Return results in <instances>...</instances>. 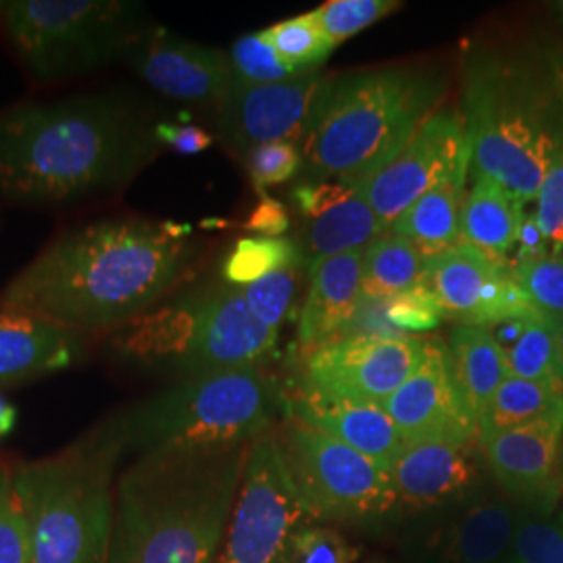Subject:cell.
Returning a JSON list of instances; mask_svg holds the SVG:
<instances>
[{
  "label": "cell",
  "instance_id": "obj_1",
  "mask_svg": "<svg viewBox=\"0 0 563 563\" xmlns=\"http://www.w3.org/2000/svg\"><path fill=\"white\" fill-rule=\"evenodd\" d=\"M188 230L113 218L69 230L0 292V309L84 336L115 332L159 305L192 262Z\"/></svg>",
  "mask_w": 563,
  "mask_h": 563
},
{
  "label": "cell",
  "instance_id": "obj_2",
  "mask_svg": "<svg viewBox=\"0 0 563 563\" xmlns=\"http://www.w3.org/2000/svg\"><path fill=\"white\" fill-rule=\"evenodd\" d=\"M159 148L146 111L120 92L18 104L0 113V197L63 205L113 195Z\"/></svg>",
  "mask_w": 563,
  "mask_h": 563
},
{
  "label": "cell",
  "instance_id": "obj_3",
  "mask_svg": "<svg viewBox=\"0 0 563 563\" xmlns=\"http://www.w3.org/2000/svg\"><path fill=\"white\" fill-rule=\"evenodd\" d=\"M251 444L141 453L118 483L109 563H216Z\"/></svg>",
  "mask_w": 563,
  "mask_h": 563
},
{
  "label": "cell",
  "instance_id": "obj_4",
  "mask_svg": "<svg viewBox=\"0 0 563 563\" xmlns=\"http://www.w3.org/2000/svg\"><path fill=\"white\" fill-rule=\"evenodd\" d=\"M462 118L474 180L534 201L563 148V67L541 48L476 46L462 69Z\"/></svg>",
  "mask_w": 563,
  "mask_h": 563
},
{
  "label": "cell",
  "instance_id": "obj_5",
  "mask_svg": "<svg viewBox=\"0 0 563 563\" xmlns=\"http://www.w3.org/2000/svg\"><path fill=\"white\" fill-rule=\"evenodd\" d=\"M446 95L437 69L388 65L325 78L305 128L309 165L360 190L393 162Z\"/></svg>",
  "mask_w": 563,
  "mask_h": 563
},
{
  "label": "cell",
  "instance_id": "obj_6",
  "mask_svg": "<svg viewBox=\"0 0 563 563\" xmlns=\"http://www.w3.org/2000/svg\"><path fill=\"white\" fill-rule=\"evenodd\" d=\"M125 451L121 416L15 472L30 563H109L115 465Z\"/></svg>",
  "mask_w": 563,
  "mask_h": 563
},
{
  "label": "cell",
  "instance_id": "obj_7",
  "mask_svg": "<svg viewBox=\"0 0 563 563\" xmlns=\"http://www.w3.org/2000/svg\"><path fill=\"white\" fill-rule=\"evenodd\" d=\"M282 409L280 386L260 367L190 376L121 413L125 451L255 443L272 432Z\"/></svg>",
  "mask_w": 563,
  "mask_h": 563
},
{
  "label": "cell",
  "instance_id": "obj_8",
  "mask_svg": "<svg viewBox=\"0 0 563 563\" xmlns=\"http://www.w3.org/2000/svg\"><path fill=\"white\" fill-rule=\"evenodd\" d=\"M0 20L23 69L41 84L102 69L146 34L139 4L121 0H15L0 7Z\"/></svg>",
  "mask_w": 563,
  "mask_h": 563
},
{
  "label": "cell",
  "instance_id": "obj_9",
  "mask_svg": "<svg viewBox=\"0 0 563 563\" xmlns=\"http://www.w3.org/2000/svg\"><path fill=\"white\" fill-rule=\"evenodd\" d=\"M278 443L316 520L365 522L397 505L390 474L322 430L288 416Z\"/></svg>",
  "mask_w": 563,
  "mask_h": 563
},
{
  "label": "cell",
  "instance_id": "obj_10",
  "mask_svg": "<svg viewBox=\"0 0 563 563\" xmlns=\"http://www.w3.org/2000/svg\"><path fill=\"white\" fill-rule=\"evenodd\" d=\"M311 520L316 518L292 483L278 437L267 432L251 444L216 563H284L290 537Z\"/></svg>",
  "mask_w": 563,
  "mask_h": 563
},
{
  "label": "cell",
  "instance_id": "obj_11",
  "mask_svg": "<svg viewBox=\"0 0 563 563\" xmlns=\"http://www.w3.org/2000/svg\"><path fill=\"white\" fill-rule=\"evenodd\" d=\"M428 339L349 336L305 353V388L383 405L422 363Z\"/></svg>",
  "mask_w": 563,
  "mask_h": 563
},
{
  "label": "cell",
  "instance_id": "obj_12",
  "mask_svg": "<svg viewBox=\"0 0 563 563\" xmlns=\"http://www.w3.org/2000/svg\"><path fill=\"white\" fill-rule=\"evenodd\" d=\"M470 142L462 113L437 111L378 176L362 186L384 232L434 186L467 178Z\"/></svg>",
  "mask_w": 563,
  "mask_h": 563
},
{
  "label": "cell",
  "instance_id": "obj_13",
  "mask_svg": "<svg viewBox=\"0 0 563 563\" xmlns=\"http://www.w3.org/2000/svg\"><path fill=\"white\" fill-rule=\"evenodd\" d=\"M423 282L437 295L444 316L460 323L490 328L537 313L514 280L511 265L467 244H455L432 257Z\"/></svg>",
  "mask_w": 563,
  "mask_h": 563
},
{
  "label": "cell",
  "instance_id": "obj_14",
  "mask_svg": "<svg viewBox=\"0 0 563 563\" xmlns=\"http://www.w3.org/2000/svg\"><path fill=\"white\" fill-rule=\"evenodd\" d=\"M383 407L407 443L444 441L470 446L478 441V420L465 405L444 342L428 341L422 363Z\"/></svg>",
  "mask_w": 563,
  "mask_h": 563
},
{
  "label": "cell",
  "instance_id": "obj_15",
  "mask_svg": "<svg viewBox=\"0 0 563 563\" xmlns=\"http://www.w3.org/2000/svg\"><path fill=\"white\" fill-rule=\"evenodd\" d=\"M323 80L318 69L262 86L234 80L228 97L218 107L223 141L244 155L269 142L295 144V141H302Z\"/></svg>",
  "mask_w": 563,
  "mask_h": 563
},
{
  "label": "cell",
  "instance_id": "obj_16",
  "mask_svg": "<svg viewBox=\"0 0 563 563\" xmlns=\"http://www.w3.org/2000/svg\"><path fill=\"white\" fill-rule=\"evenodd\" d=\"M562 437L563 420L478 432L486 467L523 514L553 516L562 495Z\"/></svg>",
  "mask_w": 563,
  "mask_h": 563
},
{
  "label": "cell",
  "instance_id": "obj_17",
  "mask_svg": "<svg viewBox=\"0 0 563 563\" xmlns=\"http://www.w3.org/2000/svg\"><path fill=\"white\" fill-rule=\"evenodd\" d=\"M197 328L181 374L257 367L276 346L278 330L263 325L251 311L244 292L232 284L197 288Z\"/></svg>",
  "mask_w": 563,
  "mask_h": 563
},
{
  "label": "cell",
  "instance_id": "obj_18",
  "mask_svg": "<svg viewBox=\"0 0 563 563\" xmlns=\"http://www.w3.org/2000/svg\"><path fill=\"white\" fill-rule=\"evenodd\" d=\"M128 59L142 80L169 99L192 104H216L234 86L230 55L197 42L181 41L163 30L146 32Z\"/></svg>",
  "mask_w": 563,
  "mask_h": 563
},
{
  "label": "cell",
  "instance_id": "obj_19",
  "mask_svg": "<svg viewBox=\"0 0 563 563\" xmlns=\"http://www.w3.org/2000/svg\"><path fill=\"white\" fill-rule=\"evenodd\" d=\"M520 509L501 499H463L411 547L413 563H516Z\"/></svg>",
  "mask_w": 563,
  "mask_h": 563
},
{
  "label": "cell",
  "instance_id": "obj_20",
  "mask_svg": "<svg viewBox=\"0 0 563 563\" xmlns=\"http://www.w3.org/2000/svg\"><path fill=\"white\" fill-rule=\"evenodd\" d=\"M288 416L309 423L355 449L386 474L393 472L407 441L378 402L346 401L302 388L286 399Z\"/></svg>",
  "mask_w": 563,
  "mask_h": 563
},
{
  "label": "cell",
  "instance_id": "obj_21",
  "mask_svg": "<svg viewBox=\"0 0 563 563\" xmlns=\"http://www.w3.org/2000/svg\"><path fill=\"white\" fill-rule=\"evenodd\" d=\"M397 504L413 509L446 507L467 499L476 483L470 446L444 441L407 443L390 472Z\"/></svg>",
  "mask_w": 563,
  "mask_h": 563
},
{
  "label": "cell",
  "instance_id": "obj_22",
  "mask_svg": "<svg viewBox=\"0 0 563 563\" xmlns=\"http://www.w3.org/2000/svg\"><path fill=\"white\" fill-rule=\"evenodd\" d=\"M86 339L36 316L0 309V384L34 380L74 365Z\"/></svg>",
  "mask_w": 563,
  "mask_h": 563
},
{
  "label": "cell",
  "instance_id": "obj_23",
  "mask_svg": "<svg viewBox=\"0 0 563 563\" xmlns=\"http://www.w3.org/2000/svg\"><path fill=\"white\" fill-rule=\"evenodd\" d=\"M362 297L363 249L313 263L299 320V344L305 353L336 341Z\"/></svg>",
  "mask_w": 563,
  "mask_h": 563
},
{
  "label": "cell",
  "instance_id": "obj_24",
  "mask_svg": "<svg viewBox=\"0 0 563 563\" xmlns=\"http://www.w3.org/2000/svg\"><path fill=\"white\" fill-rule=\"evenodd\" d=\"M446 346L465 405L481 426L488 402L509 378L504 349L488 328L472 323H457Z\"/></svg>",
  "mask_w": 563,
  "mask_h": 563
},
{
  "label": "cell",
  "instance_id": "obj_25",
  "mask_svg": "<svg viewBox=\"0 0 563 563\" xmlns=\"http://www.w3.org/2000/svg\"><path fill=\"white\" fill-rule=\"evenodd\" d=\"M522 207L497 181L478 178L463 202L460 244L505 262V253L518 244L526 218Z\"/></svg>",
  "mask_w": 563,
  "mask_h": 563
},
{
  "label": "cell",
  "instance_id": "obj_26",
  "mask_svg": "<svg viewBox=\"0 0 563 563\" xmlns=\"http://www.w3.org/2000/svg\"><path fill=\"white\" fill-rule=\"evenodd\" d=\"M465 180L451 178L428 190L388 232L413 242L430 260L460 244Z\"/></svg>",
  "mask_w": 563,
  "mask_h": 563
},
{
  "label": "cell",
  "instance_id": "obj_27",
  "mask_svg": "<svg viewBox=\"0 0 563 563\" xmlns=\"http://www.w3.org/2000/svg\"><path fill=\"white\" fill-rule=\"evenodd\" d=\"M380 234H384L383 225L372 205L362 190H353L344 201L311 220L301 255L311 267L328 257L365 249Z\"/></svg>",
  "mask_w": 563,
  "mask_h": 563
},
{
  "label": "cell",
  "instance_id": "obj_28",
  "mask_svg": "<svg viewBox=\"0 0 563 563\" xmlns=\"http://www.w3.org/2000/svg\"><path fill=\"white\" fill-rule=\"evenodd\" d=\"M428 263L413 242L384 232L363 249V297L390 299L422 284Z\"/></svg>",
  "mask_w": 563,
  "mask_h": 563
},
{
  "label": "cell",
  "instance_id": "obj_29",
  "mask_svg": "<svg viewBox=\"0 0 563 563\" xmlns=\"http://www.w3.org/2000/svg\"><path fill=\"white\" fill-rule=\"evenodd\" d=\"M563 420V384L509 376L488 402L478 432Z\"/></svg>",
  "mask_w": 563,
  "mask_h": 563
},
{
  "label": "cell",
  "instance_id": "obj_30",
  "mask_svg": "<svg viewBox=\"0 0 563 563\" xmlns=\"http://www.w3.org/2000/svg\"><path fill=\"white\" fill-rule=\"evenodd\" d=\"M507 372L514 378L560 383V320L537 311L528 318L522 336L505 351Z\"/></svg>",
  "mask_w": 563,
  "mask_h": 563
},
{
  "label": "cell",
  "instance_id": "obj_31",
  "mask_svg": "<svg viewBox=\"0 0 563 563\" xmlns=\"http://www.w3.org/2000/svg\"><path fill=\"white\" fill-rule=\"evenodd\" d=\"M301 249L286 239L249 236L241 239L223 262V280L232 286H249L288 267H299Z\"/></svg>",
  "mask_w": 563,
  "mask_h": 563
},
{
  "label": "cell",
  "instance_id": "obj_32",
  "mask_svg": "<svg viewBox=\"0 0 563 563\" xmlns=\"http://www.w3.org/2000/svg\"><path fill=\"white\" fill-rule=\"evenodd\" d=\"M262 34L276 48L282 60L297 71L318 69L334 48V44L325 38L313 11L274 23L262 30Z\"/></svg>",
  "mask_w": 563,
  "mask_h": 563
},
{
  "label": "cell",
  "instance_id": "obj_33",
  "mask_svg": "<svg viewBox=\"0 0 563 563\" xmlns=\"http://www.w3.org/2000/svg\"><path fill=\"white\" fill-rule=\"evenodd\" d=\"M511 276L537 311L563 320V257L544 255L511 265Z\"/></svg>",
  "mask_w": 563,
  "mask_h": 563
},
{
  "label": "cell",
  "instance_id": "obj_34",
  "mask_svg": "<svg viewBox=\"0 0 563 563\" xmlns=\"http://www.w3.org/2000/svg\"><path fill=\"white\" fill-rule=\"evenodd\" d=\"M401 9L399 0H330L313 13L334 46Z\"/></svg>",
  "mask_w": 563,
  "mask_h": 563
},
{
  "label": "cell",
  "instance_id": "obj_35",
  "mask_svg": "<svg viewBox=\"0 0 563 563\" xmlns=\"http://www.w3.org/2000/svg\"><path fill=\"white\" fill-rule=\"evenodd\" d=\"M230 63L234 69L236 80L242 84H276V81L290 80L302 71L290 67L269 42L263 38L262 32L246 34L234 42Z\"/></svg>",
  "mask_w": 563,
  "mask_h": 563
},
{
  "label": "cell",
  "instance_id": "obj_36",
  "mask_svg": "<svg viewBox=\"0 0 563 563\" xmlns=\"http://www.w3.org/2000/svg\"><path fill=\"white\" fill-rule=\"evenodd\" d=\"M444 311L432 288L422 282L409 290L386 299V320L399 334H422L439 328Z\"/></svg>",
  "mask_w": 563,
  "mask_h": 563
},
{
  "label": "cell",
  "instance_id": "obj_37",
  "mask_svg": "<svg viewBox=\"0 0 563 563\" xmlns=\"http://www.w3.org/2000/svg\"><path fill=\"white\" fill-rule=\"evenodd\" d=\"M516 563H563V516H532L520 511Z\"/></svg>",
  "mask_w": 563,
  "mask_h": 563
},
{
  "label": "cell",
  "instance_id": "obj_38",
  "mask_svg": "<svg viewBox=\"0 0 563 563\" xmlns=\"http://www.w3.org/2000/svg\"><path fill=\"white\" fill-rule=\"evenodd\" d=\"M297 269L299 267L280 269L242 288L251 311L263 325L280 330V323L290 311V305L297 295Z\"/></svg>",
  "mask_w": 563,
  "mask_h": 563
},
{
  "label": "cell",
  "instance_id": "obj_39",
  "mask_svg": "<svg viewBox=\"0 0 563 563\" xmlns=\"http://www.w3.org/2000/svg\"><path fill=\"white\" fill-rule=\"evenodd\" d=\"M357 549L339 530L325 526H302L286 549L284 563H355Z\"/></svg>",
  "mask_w": 563,
  "mask_h": 563
},
{
  "label": "cell",
  "instance_id": "obj_40",
  "mask_svg": "<svg viewBox=\"0 0 563 563\" xmlns=\"http://www.w3.org/2000/svg\"><path fill=\"white\" fill-rule=\"evenodd\" d=\"M0 563H30L27 523L11 472L0 465Z\"/></svg>",
  "mask_w": 563,
  "mask_h": 563
},
{
  "label": "cell",
  "instance_id": "obj_41",
  "mask_svg": "<svg viewBox=\"0 0 563 563\" xmlns=\"http://www.w3.org/2000/svg\"><path fill=\"white\" fill-rule=\"evenodd\" d=\"M534 220L549 244V255L563 257V148L549 165L537 192Z\"/></svg>",
  "mask_w": 563,
  "mask_h": 563
},
{
  "label": "cell",
  "instance_id": "obj_42",
  "mask_svg": "<svg viewBox=\"0 0 563 563\" xmlns=\"http://www.w3.org/2000/svg\"><path fill=\"white\" fill-rule=\"evenodd\" d=\"M249 176L263 195L267 186L290 180L301 167V153L292 142H269L255 146L246 155Z\"/></svg>",
  "mask_w": 563,
  "mask_h": 563
},
{
  "label": "cell",
  "instance_id": "obj_43",
  "mask_svg": "<svg viewBox=\"0 0 563 563\" xmlns=\"http://www.w3.org/2000/svg\"><path fill=\"white\" fill-rule=\"evenodd\" d=\"M155 136L162 146H169L180 155H199L213 144V136L192 123H167L155 125Z\"/></svg>",
  "mask_w": 563,
  "mask_h": 563
},
{
  "label": "cell",
  "instance_id": "obj_44",
  "mask_svg": "<svg viewBox=\"0 0 563 563\" xmlns=\"http://www.w3.org/2000/svg\"><path fill=\"white\" fill-rule=\"evenodd\" d=\"M355 188H346L339 181H318V184H302L295 188V201L305 216L311 220L332 209L334 205L344 201Z\"/></svg>",
  "mask_w": 563,
  "mask_h": 563
},
{
  "label": "cell",
  "instance_id": "obj_45",
  "mask_svg": "<svg viewBox=\"0 0 563 563\" xmlns=\"http://www.w3.org/2000/svg\"><path fill=\"white\" fill-rule=\"evenodd\" d=\"M246 228L257 232V236L278 239L290 228V218L280 201L263 197L260 205L253 209L251 218L246 220Z\"/></svg>",
  "mask_w": 563,
  "mask_h": 563
},
{
  "label": "cell",
  "instance_id": "obj_46",
  "mask_svg": "<svg viewBox=\"0 0 563 563\" xmlns=\"http://www.w3.org/2000/svg\"><path fill=\"white\" fill-rule=\"evenodd\" d=\"M518 244H520V251H518L516 263L549 255V244L544 241L543 232H541L539 223L534 220V216H526L523 218Z\"/></svg>",
  "mask_w": 563,
  "mask_h": 563
},
{
  "label": "cell",
  "instance_id": "obj_47",
  "mask_svg": "<svg viewBox=\"0 0 563 563\" xmlns=\"http://www.w3.org/2000/svg\"><path fill=\"white\" fill-rule=\"evenodd\" d=\"M18 422V409L0 395V437H7Z\"/></svg>",
  "mask_w": 563,
  "mask_h": 563
},
{
  "label": "cell",
  "instance_id": "obj_48",
  "mask_svg": "<svg viewBox=\"0 0 563 563\" xmlns=\"http://www.w3.org/2000/svg\"><path fill=\"white\" fill-rule=\"evenodd\" d=\"M560 376L563 384V320L560 322Z\"/></svg>",
  "mask_w": 563,
  "mask_h": 563
},
{
  "label": "cell",
  "instance_id": "obj_49",
  "mask_svg": "<svg viewBox=\"0 0 563 563\" xmlns=\"http://www.w3.org/2000/svg\"><path fill=\"white\" fill-rule=\"evenodd\" d=\"M560 472H562V490H563V437H562V453H560Z\"/></svg>",
  "mask_w": 563,
  "mask_h": 563
},
{
  "label": "cell",
  "instance_id": "obj_50",
  "mask_svg": "<svg viewBox=\"0 0 563 563\" xmlns=\"http://www.w3.org/2000/svg\"><path fill=\"white\" fill-rule=\"evenodd\" d=\"M558 7H560V11H562V13H563V2H560V4H558Z\"/></svg>",
  "mask_w": 563,
  "mask_h": 563
}]
</instances>
